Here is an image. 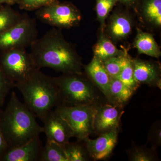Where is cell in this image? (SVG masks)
<instances>
[{
  "mask_svg": "<svg viewBox=\"0 0 161 161\" xmlns=\"http://www.w3.org/2000/svg\"><path fill=\"white\" fill-rule=\"evenodd\" d=\"M143 15L153 26H161V0H146L142 8Z\"/></svg>",
  "mask_w": 161,
  "mask_h": 161,
  "instance_id": "cell-19",
  "label": "cell"
},
{
  "mask_svg": "<svg viewBox=\"0 0 161 161\" xmlns=\"http://www.w3.org/2000/svg\"><path fill=\"white\" fill-rule=\"evenodd\" d=\"M97 19L103 28L105 20L115 6L117 0H96Z\"/></svg>",
  "mask_w": 161,
  "mask_h": 161,
  "instance_id": "cell-25",
  "label": "cell"
},
{
  "mask_svg": "<svg viewBox=\"0 0 161 161\" xmlns=\"http://www.w3.org/2000/svg\"><path fill=\"white\" fill-rule=\"evenodd\" d=\"M68 161H85L87 156L84 147L78 143H68L64 146Z\"/></svg>",
  "mask_w": 161,
  "mask_h": 161,
  "instance_id": "cell-24",
  "label": "cell"
},
{
  "mask_svg": "<svg viewBox=\"0 0 161 161\" xmlns=\"http://www.w3.org/2000/svg\"><path fill=\"white\" fill-rule=\"evenodd\" d=\"M36 15L41 22L59 29L77 26L81 19L80 12L76 6L56 1L37 9Z\"/></svg>",
  "mask_w": 161,
  "mask_h": 161,
  "instance_id": "cell-6",
  "label": "cell"
},
{
  "mask_svg": "<svg viewBox=\"0 0 161 161\" xmlns=\"http://www.w3.org/2000/svg\"><path fill=\"white\" fill-rule=\"evenodd\" d=\"M30 47V54L38 69L49 68L64 74H81L80 57L60 29L53 27Z\"/></svg>",
  "mask_w": 161,
  "mask_h": 161,
  "instance_id": "cell-1",
  "label": "cell"
},
{
  "mask_svg": "<svg viewBox=\"0 0 161 161\" xmlns=\"http://www.w3.org/2000/svg\"><path fill=\"white\" fill-rule=\"evenodd\" d=\"M40 161H68V158L64 146L54 141L47 140Z\"/></svg>",
  "mask_w": 161,
  "mask_h": 161,
  "instance_id": "cell-18",
  "label": "cell"
},
{
  "mask_svg": "<svg viewBox=\"0 0 161 161\" xmlns=\"http://www.w3.org/2000/svg\"><path fill=\"white\" fill-rule=\"evenodd\" d=\"M132 62L134 78L137 83L153 84L159 80V71L153 64L138 60Z\"/></svg>",
  "mask_w": 161,
  "mask_h": 161,
  "instance_id": "cell-15",
  "label": "cell"
},
{
  "mask_svg": "<svg viewBox=\"0 0 161 161\" xmlns=\"http://www.w3.org/2000/svg\"><path fill=\"white\" fill-rule=\"evenodd\" d=\"M43 147L39 135L18 147L9 148L1 161H40Z\"/></svg>",
  "mask_w": 161,
  "mask_h": 161,
  "instance_id": "cell-10",
  "label": "cell"
},
{
  "mask_svg": "<svg viewBox=\"0 0 161 161\" xmlns=\"http://www.w3.org/2000/svg\"><path fill=\"white\" fill-rule=\"evenodd\" d=\"M122 113L117 107L109 105L97 108L94 120V130L102 133L116 130Z\"/></svg>",
  "mask_w": 161,
  "mask_h": 161,
  "instance_id": "cell-12",
  "label": "cell"
},
{
  "mask_svg": "<svg viewBox=\"0 0 161 161\" xmlns=\"http://www.w3.org/2000/svg\"><path fill=\"white\" fill-rule=\"evenodd\" d=\"M127 57L126 54L123 56L113 57L103 61V66L112 78H117L123 67Z\"/></svg>",
  "mask_w": 161,
  "mask_h": 161,
  "instance_id": "cell-23",
  "label": "cell"
},
{
  "mask_svg": "<svg viewBox=\"0 0 161 161\" xmlns=\"http://www.w3.org/2000/svg\"><path fill=\"white\" fill-rule=\"evenodd\" d=\"M38 36L36 20L27 14H23L17 23L0 35V50L26 48L31 46Z\"/></svg>",
  "mask_w": 161,
  "mask_h": 161,
  "instance_id": "cell-8",
  "label": "cell"
},
{
  "mask_svg": "<svg viewBox=\"0 0 161 161\" xmlns=\"http://www.w3.org/2000/svg\"><path fill=\"white\" fill-rule=\"evenodd\" d=\"M20 1V0H0V5L1 4H5L11 6L15 4H19Z\"/></svg>",
  "mask_w": 161,
  "mask_h": 161,
  "instance_id": "cell-31",
  "label": "cell"
},
{
  "mask_svg": "<svg viewBox=\"0 0 161 161\" xmlns=\"http://www.w3.org/2000/svg\"><path fill=\"white\" fill-rule=\"evenodd\" d=\"M36 116L12 93L6 109L0 115V130L9 148L18 147L43 132Z\"/></svg>",
  "mask_w": 161,
  "mask_h": 161,
  "instance_id": "cell-2",
  "label": "cell"
},
{
  "mask_svg": "<svg viewBox=\"0 0 161 161\" xmlns=\"http://www.w3.org/2000/svg\"><path fill=\"white\" fill-rule=\"evenodd\" d=\"M2 112H3V110H2L0 109V115H1V113H2Z\"/></svg>",
  "mask_w": 161,
  "mask_h": 161,
  "instance_id": "cell-32",
  "label": "cell"
},
{
  "mask_svg": "<svg viewBox=\"0 0 161 161\" xmlns=\"http://www.w3.org/2000/svg\"><path fill=\"white\" fill-rule=\"evenodd\" d=\"M24 104L42 121L53 108L60 104L59 92L54 79L37 69L26 80L15 83Z\"/></svg>",
  "mask_w": 161,
  "mask_h": 161,
  "instance_id": "cell-3",
  "label": "cell"
},
{
  "mask_svg": "<svg viewBox=\"0 0 161 161\" xmlns=\"http://www.w3.org/2000/svg\"><path fill=\"white\" fill-rule=\"evenodd\" d=\"M116 78L121 81L132 91L137 87L138 83L134 78L132 60L128 57L120 74Z\"/></svg>",
  "mask_w": 161,
  "mask_h": 161,
  "instance_id": "cell-22",
  "label": "cell"
},
{
  "mask_svg": "<svg viewBox=\"0 0 161 161\" xmlns=\"http://www.w3.org/2000/svg\"><path fill=\"white\" fill-rule=\"evenodd\" d=\"M133 91L129 87L116 78H112L110 83L109 95L119 103L128 100L132 95Z\"/></svg>",
  "mask_w": 161,
  "mask_h": 161,
  "instance_id": "cell-21",
  "label": "cell"
},
{
  "mask_svg": "<svg viewBox=\"0 0 161 161\" xmlns=\"http://www.w3.org/2000/svg\"><path fill=\"white\" fill-rule=\"evenodd\" d=\"M14 87L15 84L8 78L0 64V107L3 105L6 96Z\"/></svg>",
  "mask_w": 161,
  "mask_h": 161,
  "instance_id": "cell-26",
  "label": "cell"
},
{
  "mask_svg": "<svg viewBox=\"0 0 161 161\" xmlns=\"http://www.w3.org/2000/svg\"><path fill=\"white\" fill-rule=\"evenodd\" d=\"M116 130L105 132L95 139L88 137L83 140L85 142L88 152L95 160H103L110 155L117 142Z\"/></svg>",
  "mask_w": 161,
  "mask_h": 161,
  "instance_id": "cell-11",
  "label": "cell"
},
{
  "mask_svg": "<svg viewBox=\"0 0 161 161\" xmlns=\"http://www.w3.org/2000/svg\"><path fill=\"white\" fill-rule=\"evenodd\" d=\"M96 109L95 106L88 104L75 106L59 105L55 110L69 126L74 136L83 140L94 130Z\"/></svg>",
  "mask_w": 161,
  "mask_h": 161,
  "instance_id": "cell-5",
  "label": "cell"
},
{
  "mask_svg": "<svg viewBox=\"0 0 161 161\" xmlns=\"http://www.w3.org/2000/svg\"><path fill=\"white\" fill-rule=\"evenodd\" d=\"M55 0H20V8L26 10H37L54 2Z\"/></svg>",
  "mask_w": 161,
  "mask_h": 161,
  "instance_id": "cell-27",
  "label": "cell"
},
{
  "mask_svg": "<svg viewBox=\"0 0 161 161\" xmlns=\"http://www.w3.org/2000/svg\"><path fill=\"white\" fill-rule=\"evenodd\" d=\"M8 149L7 143L0 130V161Z\"/></svg>",
  "mask_w": 161,
  "mask_h": 161,
  "instance_id": "cell-29",
  "label": "cell"
},
{
  "mask_svg": "<svg viewBox=\"0 0 161 161\" xmlns=\"http://www.w3.org/2000/svg\"><path fill=\"white\" fill-rule=\"evenodd\" d=\"M94 57L102 61L113 57L125 54V53L118 49L108 38L101 33L97 43L93 48Z\"/></svg>",
  "mask_w": 161,
  "mask_h": 161,
  "instance_id": "cell-17",
  "label": "cell"
},
{
  "mask_svg": "<svg viewBox=\"0 0 161 161\" xmlns=\"http://www.w3.org/2000/svg\"><path fill=\"white\" fill-rule=\"evenodd\" d=\"M134 45L139 53L154 58L161 56V51L152 35L137 28Z\"/></svg>",
  "mask_w": 161,
  "mask_h": 161,
  "instance_id": "cell-16",
  "label": "cell"
},
{
  "mask_svg": "<svg viewBox=\"0 0 161 161\" xmlns=\"http://www.w3.org/2000/svg\"><path fill=\"white\" fill-rule=\"evenodd\" d=\"M43 132L47 140L54 141L64 147L73 137V132L64 119L58 112L52 110L43 121Z\"/></svg>",
  "mask_w": 161,
  "mask_h": 161,
  "instance_id": "cell-9",
  "label": "cell"
},
{
  "mask_svg": "<svg viewBox=\"0 0 161 161\" xmlns=\"http://www.w3.org/2000/svg\"><path fill=\"white\" fill-rule=\"evenodd\" d=\"M2 51L0 64L6 75L15 84L26 80L38 69L30 53L25 48H12Z\"/></svg>",
  "mask_w": 161,
  "mask_h": 161,
  "instance_id": "cell-7",
  "label": "cell"
},
{
  "mask_svg": "<svg viewBox=\"0 0 161 161\" xmlns=\"http://www.w3.org/2000/svg\"><path fill=\"white\" fill-rule=\"evenodd\" d=\"M131 159L134 161H150L153 158L147 152L142 150H136L132 153Z\"/></svg>",
  "mask_w": 161,
  "mask_h": 161,
  "instance_id": "cell-28",
  "label": "cell"
},
{
  "mask_svg": "<svg viewBox=\"0 0 161 161\" xmlns=\"http://www.w3.org/2000/svg\"><path fill=\"white\" fill-rule=\"evenodd\" d=\"M23 15L9 5L0 8V35L17 23L22 19Z\"/></svg>",
  "mask_w": 161,
  "mask_h": 161,
  "instance_id": "cell-20",
  "label": "cell"
},
{
  "mask_svg": "<svg viewBox=\"0 0 161 161\" xmlns=\"http://www.w3.org/2000/svg\"><path fill=\"white\" fill-rule=\"evenodd\" d=\"M124 5L129 7H134L138 4L139 0H117Z\"/></svg>",
  "mask_w": 161,
  "mask_h": 161,
  "instance_id": "cell-30",
  "label": "cell"
},
{
  "mask_svg": "<svg viewBox=\"0 0 161 161\" xmlns=\"http://www.w3.org/2000/svg\"><path fill=\"white\" fill-rule=\"evenodd\" d=\"M132 26V20L129 16L122 13H116L110 18L108 31L113 40H122L131 33Z\"/></svg>",
  "mask_w": 161,
  "mask_h": 161,
  "instance_id": "cell-13",
  "label": "cell"
},
{
  "mask_svg": "<svg viewBox=\"0 0 161 161\" xmlns=\"http://www.w3.org/2000/svg\"><path fill=\"white\" fill-rule=\"evenodd\" d=\"M59 92L60 104L75 106L92 104L95 99L94 91L81 74H64L54 77Z\"/></svg>",
  "mask_w": 161,
  "mask_h": 161,
  "instance_id": "cell-4",
  "label": "cell"
},
{
  "mask_svg": "<svg viewBox=\"0 0 161 161\" xmlns=\"http://www.w3.org/2000/svg\"><path fill=\"white\" fill-rule=\"evenodd\" d=\"M85 70L87 75L104 94L108 95L112 78L105 69L102 61L94 57L91 62L85 67Z\"/></svg>",
  "mask_w": 161,
  "mask_h": 161,
  "instance_id": "cell-14",
  "label": "cell"
}]
</instances>
